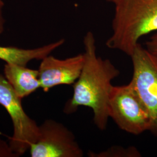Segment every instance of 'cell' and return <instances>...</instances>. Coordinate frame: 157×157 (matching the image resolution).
Segmentation results:
<instances>
[{"label":"cell","instance_id":"6da1fadb","mask_svg":"<svg viewBox=\"0 0 157 157\" xmlns=\"http://www.w3.org/2000/svg\"><path fill=\"white\" fill-rule=\"evenodd\" d=\"M84 63L80 75L73 84L72 97L65 104L67 114L76 112L79 107L90 108L93 122L100 130L107 129L109 119L108 100L112 81L120 75V71L109 59L97 54L94 34L88 32L83 39Z\"/></svg>","mask_w":157,"mask_h":157},{"label":"cell","instance_id":"30bf717a","mask_svg":"<svg viewBox=\"0 0 157 157\" xmlns=\"http://www.w3.org/2000/svg\"><path fill=\"white\" fill-rule=\"evenodd\" d=\"M91 157H139L140 151L133 146L124 148L122 146H112L107 150L99 152L90 151L88 154Z\"/></svg>","mask_w":157,"mask_h":157},{"label":"cell","instance_id":"ba28073f","mask_svg":"<svg viewBox=\"0 0 157 157\" xmlns=\"http://www.w3.org/2000/svg\"><path fill=\"white\" fill-rule=\"evenodd\" d=\"M4 76L17 95L22 99L40 88L38 70L6 63Z\"/></svg>","mask_w":157,"mask_h":157},{"label":"cell","instance_id":"8992f818","mask_svg":"<svg viewBox=\"0 0 157 157\" xmlns=\"http://www.w3.org/2000/svg\"><path fill=\"white\" fill-rule=\"evenodd\" d=\"M39 128V139L29 149L30 157L84 156L75 136L64 124L53 119H47Z\"/></svg>","mask_w":157,"mask_h":157},{"label":"cell","instance_id":"277c9868","mask_svg":"<svg viewBox=\"0 0 157 157\" xmlns=\"http://www.w3.org/2000/svg\"><path fill=\"white\" fill-rule=\"evenodd\" d=\"M22 98L17 95L4 75L0 73V105L11 119L13 135L9 144L18 157L25 154L39 139V125L25 111Z\"/></svg>","mask_w":157,"mask_h":157},{"label":"cell","instance_id":"52a82bcc","mask_svg":"<svg viewBox=\"0 0 157 157\" xmlns=\"http://www.w3.org/2000/svg\"><path fill=\"white\" fill-rule=\"evenodd\" d=\"M84 63L83 54L64 59L49 55L40 63L39 77L40 88L44 92L59 85H72L78 78Z\"/></svg>","mask_w":157,"mask_h":157},{"label":"cell","instance_id":"7a4b0ae2","mask_svg":"<svg viewBox=\"0 0 157 157\" xmlns=\"http://www.w3.org/2000/svg\"><path fill=\"white\" fill-rule=\"evenodd\" d=\"M157 32V0H123L115 6L108 48L130 56L143 36Z\"/></svg>","mask_w":157,"mask_h":157},{"label":"cell","instance_id":"4fadbf2b","mask_svg":"<svg viewBox=\"0 0 157 157\" xmlns=\"http://www.w3.org/2000/svg\"><path fill=\"white\" fill-rule=\"evenodd\" d=\"M4 6V2L3 0H0V34L2 33L4 30L5 20L2 15V10Z\"/></svg>","mask_w":157,"mask_h":157},{"label":"cell","instance_id":"8fae6325","mask_svg":"<svg viewBox=\"0 0 157 157\" xmlns=\"http://www.w3.org/2000/svg\"><path fill=\"white\" fill-rule=\"evenodd\" d=\"M0 157H18L6 141L0 137Z\"/></svg>","mask_w":157,"mask_h":157},{"label":"cell","instance_id":"3957f363","mask_svg":"<svg viewBox=\"0 0 157 157\" xmlns=\"http://www.w3.org/2000/svg\"><path fill=\"white\" fill-rule=\"evenodd\" d=\"M108 114L119 129L130 134L141 135L151 129L148 112L130 82L124 85L112 86Z\"/></svg>","mask_w":157,"mask_h":157},{"label":"cell","instance_id":"9c48e42d","mask_svg":"<svg viewBox=\"0 0 157 157\" xmlns=\"http://www.w3.org/2000/svg\"><path fill=\"white\" fill-rule=\"evenodd\" d=\"M65 43V40L61 39L33 49H24L12 46L0 45V59L6 63L26 67L34 59L42 60L61 47Z\"/></svg>","mask_w":157,"mask_h":157},{"label":"cell","instance_id":"5bb4252c","mask_svg":"<svg viewBox=\"0 0 157 157\" xmlns=\"http://www.w3.org/2000/svg\"><path fill=\"white\" fill-rule=\"evenodd\" d=\"M105 1H107L109 2L113 3V4L115 6V5H117V4L119 3L120 2H121V1H123V0H105Z\"/></svg>","mask_w":157,"mask_h":157},{"label":"cell","instance_id":"5b68a950","mask_svg":"<svg viewBox=\"0 0 157 157\" xmlns=\"http://www.w3.org/2000/svg\"><path fill=\"white\" fill-rule=\"evenodd\" d=\"M130 58L133 69L130 82L150 117V132L157 136V55L139 43Z\"/></svg>","mask_w":157,"mask_h":157},{"label":"cell","instance_id":"7c38bea8","mask_svg":"<svg viewBox=\"0 0 157 157\" xmlns=\"http://www.w3.org/2000/svg\"><path fill=\"white\" fill-rule=\"evenodd\" d=\"M146 48L153 54L157 55V32L152 34L146 41Z\"/></svg>","mask_w":157,"mask_h":157}]
</instances>
